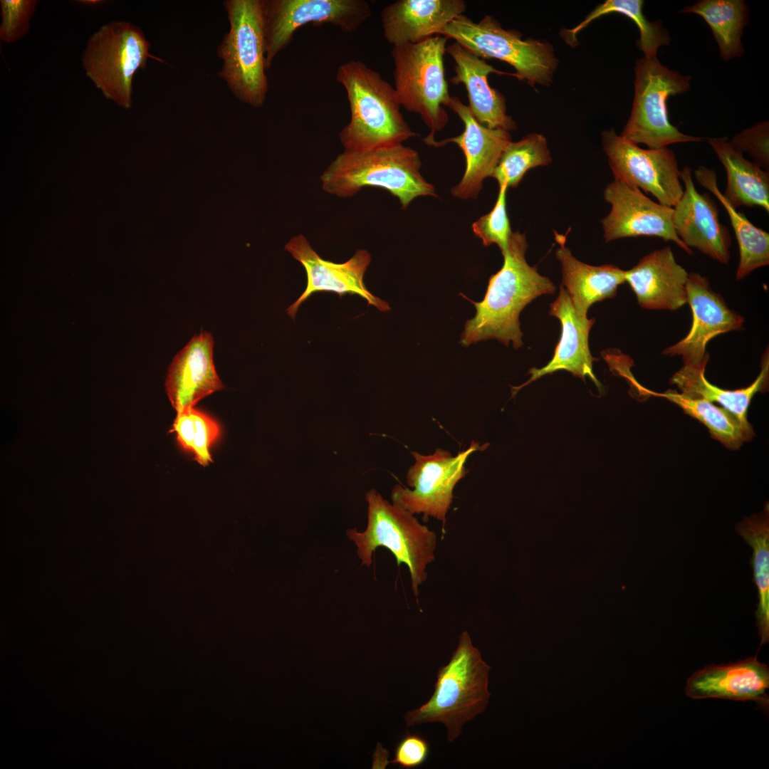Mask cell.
Wrapping results in <instances>:
<instances>
[{
    "mask_svg": "<svg viewBox=\"0 0 769 769\" xmlns=\"http://www.w3.org/2000/svg\"><path fill=\"white\" fill-rule=\"evenodd\" d=\"M527 248L525 235L513 232L503 254V265L489 278L483 299L475 302L466 298L476 313L466 322L460 341L463 346L489 339H496L506 347L511 342L515 349L523 345L519 321L522 310L537 297L556 290L548 278L527 263Z\"/></svg>",
    "mask_w": 769,
    "mask_h": 769,
    "instance_id": "obj_1",
    "label": "cell"
},
{
    "mask_svg": "<svg viewBox=\"0 0 769 769\" xmlns=\"http://www.w3.org/2000/svg\"><path fill=\"white\" fill-rule=\"evenodd\" d=\"M336 80L350 105V120L339 133L344 151L362 152L402 144L414 137L402 113L395 90L358 60L341 64Z\"/></svg>",
    "mask_w": 769,
    "mask_h": 769,
    "instance_id": "obj_2",
    "label": "cell"
},
{
    "mask_svg": "<svg viewBox=\"0 0 769 769\" xmlns=\"http://www.w3.org/2000/svg\"><path fill=\"white\" fill-rule=\"evenodd\" d=\"M422 162L403 144L338 155L320 176L324 192L339 197L355 195L365 187H380L396 197L405 209L419 196L436 197L420 173Z\"/></svg>",
    "mask_w": 769,
    "mask_h": 769,
    "instance_id": "obj_3",
    "label": "cell"
},
{
    "mask_svg": "<svg viewBox=\"0 0 769 769\" xmlns=\"http://www.w3.org/2000/svg\"><path fill=\"white\" fill-rule=\"evenodd\" d=\"M490 669L469 632H462L449 662L438 669L432 696L404 714L406 726L442 723L447 728V740L453 741L461 733L465 723L485 710L491 695Z\"/></svg>",
    "mask_w": 769,
    "mask_h": 769,
    "instance_id": "obj_4",
    "label": "cell"
},
{
    "mask_svg": "<svg viewBox=\"0 0 769 769\" xmlns=\"http://www.w3.org/2000/svg\"><path fill=\"white\" fill-rule=\"evenodd\" d=\"M367 503L366 529L346 531L347 538L357 548L362 565L367 567L379 547L387 548L394 555L399 566L409 568L412 590L417 597L419 587L427 578V567L435 559L437 537L434 531L422 524L409 511L385 500L376 490L365 494Z\"/></svg>",
    "mask_w": 769,
    "mask_h": 769,
    "instance_id": "obj_5",
    "label": "cell"
},
{
    "mask_svg": "<svg viewBox=\"0 0 769 769\" xmlns=\"http://www.w3.org/2000/svg\"><path fill=\"white\" fill-rule=\"evenodd\" d=\"M224 5L230 28L217 48L224 61L218 75L239 100L261 108L268 90L264 0H226Z\"/></svg>",
    "mask_w": 769,
    "mask_h": 769,
    "instance_id": "obj_6",
    "label": "cell"
},
{
    "mask_svg": "<svg viewBox=\"0 0 769 769\" xmlns=\"http://www.w3.org/2000/svg\"><path fill=\"white\" fill-rule=\"evenodd\" d=\"M447 38L441 35L416 43L393 46L394 90L400 105L418 114L431 130L424 141L431 145L436 132L448 122L451 96L444 65Z\"/></svg>",
    "mask_w": 769,
    "mask_h": 769,
    "instance_id": "obj_7",
    "label": "cell"
},
{
    "mask_svg": "<svg viewBox=\"0 0 769 769\" xmlns=\"http://www.w3.org/2000/svg\"><path fill=\"white\" fill-rule=\"evenodd\" d=\"M452 38L481 58H496L513 67V76L530 86L548 85L558 60L553 46L532 38L522 39L516 30H506L493 16L486 15L476 23L465 15L450 22L440 34Z\"/></svg>",
    "mask_w": 769,
    "mask_h": 769,
    "instance_id": "obj_8",
    "label": "cell"
},
{
    "mask_svg": "<svg viewBox=\"0 0 769 769\" xmlns=\"http://www.w3.org/2000/svg\"><path fill=\"white\" fill-rule=\"evenodd\" d=\"M690 80L691 76L663 66L656 57L639 59L635 66L632 113L619 135L634 144H644L649 149L701 141L702 137L679 131L671 123L668 115L667 99L688 91Z\"/></svg>",
    "mask_w": 769,
    "mask_h": 769,
    "instance_id": "obj_9",
    "label": "cell"
},
{
    "mask_svg": "<svg viewBox=\"0 0 769 769\" xmlns=\"http://www.w3.org/2000/svg\"><path fill=\"white\" fill-rule=\"evenodd\" d=\"M150 43L137 26L127 21L103 26L89 39L82 62L86 75L105 97L129 109L132 79L146 67Z\"/></svg>",
    "mask_w": 769,
    "mask_h": 769,
    "instance_id": "obj_10",
    "label": "cell"
},
{
    "mask_svg": "<svg viewBox=\"0 0 769 769\" xmlns=\"http://www.w3.org/2000/svg\"><path fill=\"white\" fill-rule=\"evenodd\" d=\"M488 444L473 441L468 449L452 456L450 451L437 449L430 455L412 451L415 461L407 474V482L413 489L397 484L392 491V503L412 514H423L441 521L444 527L447 513L456 483L468 471L465 463L474 451H483Z\"/></svg>",
    "mask_w": 769,
    "mask_h": 769,
    "instance_id": "obj_11",
    "label": "cell"
},
{
    "mask_svg": "<svg viewBox=\"0 0 769 769\" xmlns=\"http://www.w3.org/2000/svg\"><path fill=\"white\" fill-rule=\"evenodd\" d=\"M372 15L365 0H264L266 69L300 27L328 23L345 33L357 31Z\"/></svg>",
    "mask_w": 769,
    "mask_h": 769,
    "instance_id": "obj_12",
    "label": "cell"
},
{
    "mask_svg": "<svg viewBox=\"0 0 769 769\" xmlns=\"http://www.w3.org/2000/svg\"><path fill=\"white\" fill-rule=\"evenodd\" d=\"M603 150L614 179L651 194L662 205L674 207L684 193L675 153L666 147L643 149L617 135L602 133Z\"/></svg>",
    "mask_w": 769,
    "mask_h": 769,
    "instance_id": "obj_13",
    "label": "cell"
},
{
    "mask_svg": "<svg viewBox=\"0 0 769 769\" xmlns=\"http://www.w3.org/2000/svg\"><path fill=\"white\" fill-rule=\"evenodd\" d=\"M285 250L303 266L307 276L306 288L301 295L287 309L294 319L301 304L318 292H332L341 298L355 295L367 300L382 312L390 310L387 302L372 295L366 288L364 276L371 262L370 253L357 250L347 261L341 263L323 259L311 247L303 234L292 237Z\"/></svg>",
    "mask_w": 769,
    "mask_h": 769,
    "instance_id": "obj_14",
    "label": "cell"
},
{
    "mask_svg": "<svg viewBox=\"0 0 769 769\" xmlns=\"http://www.w3.org/2000/svg\"><path fill=\"white\" fill-rule=\"evenodd\" d=\"M604 199L611 205L602 220L604 239L655 236L672 241L689 255L694 253L677 236L673 225V208L655 202L639 188L618 179L607 184Z\"/></svg>",
    "mask_w": 769,
    "mask_h": 769,
    "instance_id": "obj_15",
    "label": "cell"
},
{
    "mask_svg": "<svg viewBox=\"0 0 769 769\" xmlns=\"http://www.w3.org/2000/svg\"><path fill=\"white\" fill-rule=\"evenodd\" d=\"M686 293L692 313L691 327L683 339L664 349L662 354L681 356L684 365H699L709 360L706 351L708 342L719 335L739 330L744 318L731 309L711 288L708 280L699 273H689Z\"/></svg>",
    "mask_w": 769,
    "mask_h": 769,
    "instance_id": "obj_16",
    "label": "cell"
},
{
    "mask_svg": "<svg viewBox=\"0 0 769 769\" xmlns=\"http://www.w3.org/2000/svg\"><path fill=\"white\" fill-rule=\"evenodd\" d=\"M684 193L673 207V225L681 241L713 260L728 264L731 239L719 220L718 207L707 193L696 189L689 167L681 170Z\"/></svg>",
    "mask_w": 769,
    "mask_h": 769,
    "instance_id": "obj_17",
    "label": "cell"
},
{
    "mask_svg": "<svg viewBox=\"0 0 769 769\" xmlns=\"http://www.w3.org/2000/svg\"><path fill=\"white\" fill-rule=\"evenodd\" d=\"M464 124V132L451 138L434 141L431 146H443L454 142L463 151L466 169L460 182L451 189L454 197L468 199L476 198L482 189L483 181L491 177L500 157L511 141L509 131L485 127L478 122L459 98L451 97L448 105Z\"/></svg>",
    "mask_w": 769,
    "mask_h": 769,
    "instance_id": "obj_18",
    "label": "cell"
},
{
    "mask_svg": "<svg viewBox=\"0 0 769 769\" xmlns=\"http://www.w3.org/2000/svg\"><path fill=\"white\" fill-rule=\"evenodd\" d=\"M549 314L558 318L562 327L553 357L542 368L530 369L528 374L530 375V378L520 386L513 387L512 394H516L520 388L540 377L559 370L568 371L583 381L585 377H589L601 391L602 386L592 371V363L595 359L591 355L588 342L589 333L595 319L577 313L563 285L560 286L558 298L550 304Z\"/></svg>",
    "mask_w": 769,
    "mask_h": 769,
    "instance_id": "obj_19",
    "label": "cell"
},
{
    "mask_svg": "<svg viewBox=\"0 0 769 769\" xmlns=\"http://www.w3.org/2000/svg\"><path fill=\"white\" fill-rule=\"evenodd\" d=\"M214 340L208 332L194 336L174 357L165 387L177 413L224 388L213 362Z\"/></svg>",
    "mask_w": 769,
    "mask_h": 769,
    "instance_id": "obj_20",
    "label": "cell"
},
{
    "mask_svg": "<svg viewBox=\"0 0 769 769\" xmlns=\"http://www.w3.org/2000/svg\"><path fill=\"white\" fill-rule=\"evenodd\" d=\"M624 277L642 308L675 310L687 303L689 273L669 246L642 257Z\"/></svg>",
    "mask_w": 769,
    "mask_h": 769,
    "instance_id": "obj_21",
    "label": "cell"
},
{
    "mask_svg": "<svg viewBox=\"0 0 769 769\" xmlns=\"http://www.w3.org/2000/svg\"><path fill=\"white\" fill-rule=\"evenodd\" d=\"M769 669L756 657L728 665H708L687 680L686 694L694 699L708 698L754 701L768 710Z\"/></svg>",
    "mask_w": 769,
    "mask_h": 769,
    "instance_id": "obj_22",
    "label": "cell"
},
{
    "mask_svg": "<svg viewBox=\"0 0 769 769\" xmlns=\"http://www.w3.org/2000/svg\"><path fill=\"white\" fill-rule=\"evenodd\" d=\"M466 9L463 0H397L381 11L384 36L392 46L416 43L440 35Z\"/></svg>",
    "mask_w": 769,
    "mask_h": 769,
    "instance_id": "obj_23",
    "label": "cell"
},
{
    "mask_svg": "<svg viewBox=\"0 0 769 769\" xmlns=\"http://www.w3.org/2000/svg\"><path fill=\"white\" fill-rule=\"evenodd\" d=\"M446 51L455 63V75L450 82L454 85H464L469 102L467 106L475 119L488 128L508 131L516 129V122L506 114L504 96L488 82L490 73H505L496 70L456 42L448 46Z\"/></svg>",
    "mask_w": 769,
    "mask_h": 769,
    "instance_id": "obj_24",
    "label": "cell"
},
{
    "mask_svg": "<svg viewBox=\"0 0 769 769\" xmlns=\"http://www.w3.org/2000/svg\"><path fill=\"white\" fill-rule=\"evenodd\" d=\"M555 235L559 244L555 256L562 266L563 286L577 313L587 317L593 303L615 296L619 286L625 282V271L614 265L595 266L579 261L565 246V236L556 231Z\"/></svg>",
    "mask_w": 769,
    "mask_h": 769,
    "instance_id": "obj_25",
    "label": "cell"
},
{
    "mask_svg": "<svg viewBox=\"0 0 769 769\" xmlns=\"http://www.w3.org/2000/svg\"><path fill=\"white\" fill-rule=\"evenodd\" d=\"M708 142L726 172L723 196L734 207L759 206L769 212V172L743 157L726 137L709 138Z\"/></svg>",
    "mask_w": 769,
    "mask_h": 769,
    "instance_id": "obj_26",
    "label": "cell"
},
{
    "mask_svg": "<svg viewBox=\"0 0 769 769\" xmlns=\"http://www.w3.org/2000/svg\"><path fill=\"white\" fill-rule=\"evenodd\" d=\"M708 362L699 365H684L671 378L670 383L681 391L680 393L693 398L718 403L728 410L741 422L750 424L747 419L749 405L753 396L766 386L769 372L768 352H765L761 361V370L755 380L748 387L736 390H728L710 383L706 378L705 370Z\"/></svg>",
    "mask_w": 769,
    "mask_h": 769,
    "instance_id": "obj_27",
    "label": "cell"
},
{
    "mask_svg": "<svg viewBox=\"0 0 769 769\" xmlns=\"http://www.w3.org/2000/svg\"><path fill=\"white\" fill-rule=\"evenodd\" d=\"M694 174L698 182L716 197L728 213L739 249L736 279L742 280L753 271L768 266V232L753 224L726 199L718 187L717 175L713 169L700 166L694 170Z\"/></svg>",
    "mask_w": 769,
    "mask_h": 769,
    "instance_id": "obj_28",
    "label": "cell"
},
{
    "mask_svg": "<svg viewBox=\"0 0 769 769\" xmlns=\"http://www.w3.org/2000/svg\"><path fill=\"white\" fill-rule=\"evenodd\" d=\"M765 503L761 513L746 517L736 526V533L753 548L750 565L758 589L756 624L761 644L769 639V509Z\"/></svg>",
    "mask_w": 769,
    "mask_h": 769,
    "instance_id": "obj_29",
    "label": "cell"
},
{
    "mask_svg": "<svg viewBox=\"0 0 769 769\" xmlns=\"http://www.w3.org/2000/svg\"><path fill=\"white\" fill-rule=\"evenodd\" d=\"M681 13L701 16L711 28L724 60L743 53L741 38L748 23V9L743 0H701L686 6Z\"/></svg>",
    "mask_w": 769,
    "mask_h": 769,
    "instance_id": "obj_30",
    "label": "cell"
},
{
    "mask_svg": "<svg viewBox=\"0 0 769 769\" xmlns=\"http://www.w3.org/2000/svg\"><path fill=\"white\" fill-rule=\"evenodd\" d=\"M646 394L666 398L680 407L684 412L703 424L711 436L726 448L736 450L750 440L754 432L750 424L741 422L726 409L700 399H693L681 393L668 390L658 393L644 390Z\"/></svg>",
    "mask_w": 769,
    "mask_h": 769,
    "instance_id": "obj_31",
    "label": "cell"
},
{
    "mask_svg": "<svg viewBox=\"0 0 769 769\" xmlns=\"http://www.w3.org/2000/svg\"><path fill=\"white\" fill-rule=\"evenodd\" d=\"M642 0H607L598 4L585 19L571 29L562 33L565 41L571 46L577 43V35L596 19L611 13L624 15L632 19L639 30V39L637 44L645 57H656L658 48L670 42L668 32L663 28L661 21H649L643 13Z\"/></svg>",
    "mask_w": 769,
    "mask_h": 769,
    "instance_id": "obj_32",
    "label": "cell"
},
{
    "mask_svg": "<svg viewBox=\"0 0 769 769\" xmlns=\"http://www.w3.org/2000/svg\"><path fill=\"white\" fill-rule=\"evenodd\" d=\"M551 161L545 136L529 134L508 144L491 177L497 180L499 187H516L529 169L548 165Z\"/></svg>",
    "mask_w": 769,
    "mask_h": 769,
    "instance_id": "obj_33",
    "label": "cell"
},
{
    "mask_svg": "<svg viewBox=\"0 0 769 769\" xmlns=\"http://www.w3.org/2000/svg\"><path fill=\"white\" fill-rule=\"evenodd\" d=\"M176 432L177 440L186 451L194 454V460L203 466L212 462L211 446L218 439L219 424L205 413L191 407L177 413L170 432Z\"/></svg>",
    "mask_w": 769,
    "mask_h": 769,
    "instance_id": "obj_34",
    "label": "cell"
},
{
    "mask_svg": "<svg viewBox=\"0 0 769 769\" xmlns=\"http://www.w3.org/2000/svg\"><path fill=\"white\" fill-rule=\"evenodd\" d=\"M508 187H499L496 204L492 210L480 217L472 225L474 234L481 239L484 246L496 244L502 255L508 249L512 234L509 219L506 211V195Z\"/></svg>",
    "mask_w": 769,
    "mask_h": 769,
    "instance_id": "obj_35",
    "label": "cell"
},
{
    "mask_svg": "<svg viewBox=\"0 0 769 769\" xmlns=\"http://www.w3.org/2000/svg\"><path fill=\"white\" fill-rule=\"evenodd\" d=\"M37 1L1 0V24L0 39L12 43L28 31L29 21L34 13Z\"/></svg>",
    "mask_w": 769,
    "mask_h": 769,
    "instance_id": "obj_36",
    "label": "cell"
},
{
    "mask_svg": "<svg viewBox=\"0 0 769 769\" xmlns=\"http://www.w3.org/2000/svg\"><path fill=\"white\" fill-rule=\"evenodd\" d=\"M742 152H746L754 162L765 170L769 169V123L758 122L736 134L729 140Z\"/></svg>",
    "mask_w": 769,
    "mask_h": 769,
    "instance_id": "obj_37",
    "label": "cell"
},
{
    "mask_svg": "<svg viewBox=\"0 0 769 769\" xmlns=\"http://www.w3.org/2000/svg\"><path fill=\"white\" fill-rule=\"evenodd\" d=\"M430 746L423 736L407 733L397 745L394 758L389 763L401 768H414L422 765L428 759Z\"/></svg>",
    "mask_w": 769,
    "mask_h": 769,
    "instance_id": "obj_38",
    "label": "cell"
},
{
    "mask_svg": "<svg viewBox=\"0 0 769 769\" xmlns=\"http://www.w3.org/2000/svg\"><path fill=\"white\" fill-rule=\"evenodd\" d=\"M78 2H81L83 4H85V5H88V6H95V5H98V4H100V2H103V1H99V0H91V1L88 0V1H80Z\"/></svg>",
    "mask_w": 769,
    "mask_h": 769,
    "instance_id": "obj_39",
    "label": "cell"
}]
</instances>
